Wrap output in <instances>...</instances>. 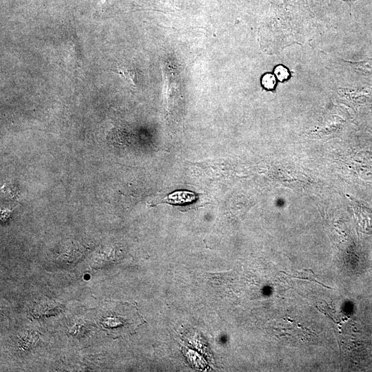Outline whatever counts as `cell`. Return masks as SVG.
<instances>
[{"instance_id":"1","label":"cell","mask_w":372,"mask_h":372,"mask_svg":"<svg viewBox=\"0 0 372 372\" xmlns=\"http://www.w3.org/2000/svg\"><path fill=\"white\" fill-rule=\"evenodd\" d=\"M99 324L110 335L132 333L141 324L137 309L129 304L107 303L99 313Z\"/></svg>"},{"instance_id":"2","label":"cell","mask_w":372,"mask_h":372,"mask_svg":"<svg viewBox=\"0 0 372 372\" xmlns=\"http://www.w3.org/2000/svg\"><path fill=\"white\" fill-rule=\"evenodd\" d=\"M195 196L194 194L187 192H176L168 197V200L173 202L174 203L182 204L186 202H190L195 199Z\"/></svg>"},{"instance_id":"3","label":"cell","mask_w":372,"mask_h":372,"mask_svg":"<svg viewBox=\"0 0 372 372\" xmlns=\"http://www.w3.org/2000/svg\"><path fill=\"white\" fill-rule=\"evenodd\" d=\"M262 83L265 88L268 90L273 89L276 85L275 76L271 74H265L262 77Z\"/></svg>"},{"instance_id":"4","label":"cell","mask_w":372,"mask_h":372,"mask_svg":"<svg viewBox=\"0 0 372 372\" xmlns=\"http://www.w3.org/2000/svg\"><path fill=\"white\" fill-rule=\"evenodd\" d=\"M274 72L280 81L285 80L289 76L287 70L280 65L276 68Z\"/></svg>"}]
</instances>
